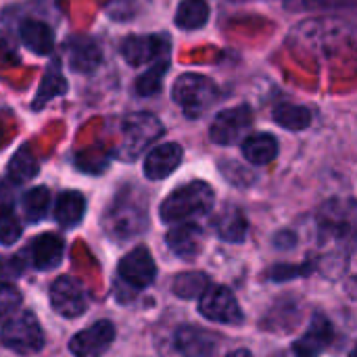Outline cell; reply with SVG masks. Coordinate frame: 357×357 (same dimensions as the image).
Segmentation results:
<instances>
[{
	"label": "cell",
	"mask_w": 357,
	"mask_h": 357,
	"mask_svg": "<svg viewBox=\"0 0 357 357\" xmlns=\"http://www.w3.org/2000/svg\"><path fill=\"white\" fill-rule=\"evenodd\" d=\"M215 203L213 188L205 182H190L174 190L159 209V215L165 224L190 222L195 218L207 215Z\"/></svg>",
	"instance_id": "1"
},
{
	"label": "cell",
	"mask_w": 357,
	"mask_h": 357,
	"mask_svg": "<svg viewBox=\"0 0 357 357\" xmlns=\"http://www.w3.org/2000/svg\"><path fill=\"white\" fill-rule=\"evenodd\" d=\"M218 86L209 77L199 73L180 75L172 88L174 102H178L188 117H201L218 100Z\"/></svg>",
	"instance_id": "2"
},
{
	"label": "cell",
	"mask_w": 357,
	"mask_h": 357,
	"mask_svg": "<svg viewBox=\"0 0 357 357\" xmlns=\"http://www.w3.org/2000/svg\"><path fill=\"white\" fill-rule=\"evenodd\" d=\"M163 134V123L153 113H132L121 123V155L132 161Z\"/></svg>",
	"instance_id": "3"
},
{
	"label": "cell",
	"mask_w": 357,
	"mask_h": 357,
	"mask_svg": "<svg viewBox=\"0 0 357 357\" xmlns=\"http://www.w3.org/2000/svg\"><path fill=\"white\" fill-rule=\"evenodd\" d=\"M0 341L6 349L15 351L19 356H31L42 349L44 335H42V328H40L36 316L29 312H23L15 318L6 320V324L0 333Z\"/></svg>",
	"instance_id": "4"
},
{
	"label": "cell",
	"mask_w": 357,
	"mask_h": 357,
	"mask_svg": "<svg viewBox=\"0 0 357 357\" xmlns=\"http://www.w3.org/2000/svg\"><path fill=\"white\" fill-rule=\"evenodd\" d=\"M107 226L111 234L123 238L142 232L146 226V203L140 205L138 197L121 192L107 215Z\"/></svg>",
	"instance_id": "5"
},
{
	"label": "cell",
	"mask_w": 357,
	"mask_h": 357,
	"mask_svg": "<svg viewBox=\"0 0 357 357\" xmlns=\"http://www.w3.org/2000/svg\"><path fill=\"white\" fill-rule=\"evenodd\" d=\"M199 312L203 318H207L211 322H220V324H241L243 322V312L238 307V301L232 295V291H228L226 287H209L201 295Z\"/></svg>",
	"instance_id": "6"
},
{
	"label": "cell",
	"mask_w": 357,
	"mask_h": 357,
	"mask_svg": "<svg viewBox=\"0 0 357 357\" xmlns=\"http://www.w3.org/2000/svg\"><path fill=\"white\" fill-rule=\"evenodd\" d=\"M50 305L63 318H79L86 314L88 299L79 280L71 276H61L50 287Z\"/></svg>",
	"instance_id": "7"
},
{
	"label": "cell",
	"mask_w": 357,
	"mask_h": 357,
	"mask_svg": "<svg viewBox=\"0 0 357 357\" xmlns=\"http://www.w3.org/2000/svg\"><path fill=\"white\" fill-rule=\"evenodd\" d=\"M253 123V113L247 105L234 107V109H226L222 113H218V117L211 123L209 136L215 144H236L251 128Z\"/></svg>",
	"instance_id": "8"
},
{
	"label": "cell",
	"mask_w": 357,
	"mask_h": 357,
	"mask_svg": "<svg viewBox=\"0 0 357 357\" xmlns=\"http://www.w3.org/2000/svg\"><path fill=\"white\" fill-rule=\"evenodd\" d=\"M113 341H115V326L107 320H100L90 328L79 331L71 339L69 351L75 357H102Z\"/></svg>",
	"instance_id": "9"
},
{
	"label": "cell",
	"mask_w": 357,
	"mask_h": 357,
	"mask_svg": "<svg viewBox=\"0 0 357 357\" xmlns=\"http://www.w3.org/2000/svg\"><path fill=\"white\" fill-rule=\"evenodd\" d=\"M119 278L132 287V289H144L149 287L157 276V266L151 257V251L146 247L132 249L121 261H119Z\"/></svg>",
	"instance_id": "10"
},
{
	"label": "cell",
	"mask_w": 357,
	"mask_h": 357,
	"mask_svg": "<svg viewBox=\"0 0 357 357\" xmlns=\"http://www.w3.org/2000/svg\"><path fill=\"white\" fill-rule=\"evenodd\" d=\"M169 44L161 36H128L121 42V56L132 65L140 67L151 61H157L161 54L167 56Z\"/></svg>",
	"instance_id": "11"
},
{
	"label": "cell",
	"mask_w": 357,
	"mask_h": 357,
	"mask_svg": "<svg viewBox=\"0 0 357 357\" xmlns=\"http://www.w3.org/2000/svg\"><path fill=\"white\" fill-rule=\"evenodd\" d=\"M174 347L182 357H213L218 351V337L203 328L182 326L174 335Z\"/></svg>",
	"instance_id": "12"
},
{
	"label": "cell",
	"mask_w": 357,
	"mask_h": 357,
	"mask_svg": "<svg viewBox=\"0 0 357 357\" xmlns=\"http://www.w3.org/2000/svg\"><path fill=\"white\" fill-rule=\"evenodd\" d=\"M167 247L182 259H195L203 249V230L192 222H178L165 236Z\"/></svg>",
	"instance_id": "13"
},
{
	"label": "cell",
	"mask_w": 357,
	"mask_h": 357,
	"mask_svg": "<svg viewBox=\"0 0 357 357\" xmlns=\"http://www.w3.org/2000/svg\"><path fill=\"white\" fill-rule=\"evenodd\" d=\"M184 151L180 144L176 142H167V144H159L155 146L146 159H144V174L149 180H163L169 174H174V169H178V165L182 163Z\"/></svg>",
	"instance_id": "14"
},
{
	"label": "cell",
	"mask_w": 357,
	"mask_h": 357,
	"mask_svg": "<svg viewBox=\"0 0 357 357\" xmlns=\"http://www.w3.org/2000/svg\"><path fill=\"white\" fill-rule=\"evenodd\" d=\"M331 341H333L331 322L322 314H316L307 333L293 345V351L297 357H320L324 349H328Z\"/></svg>",
	"instance_id": "15"
},
{
	"label": "cell",
	"mask_w": 357,
	"mask_h": 357,
	"mask_svg": "<svg viewBox=\"0 0 357 357\" xmlns=\"http://www.w3.org/2000/svg\"><path fill=\"white\" fill-rule=\"evenodd\" d=\"M65 243L59 234L44 232L31 245V264L38 270H54L61 264Z\"/></svg>",
	"instance_id": "16"
},
{
	"label": "cell",
	"mask_w": 357,
	"mask_h": 357,
	"mask_svg": "<svg viewBox=\"0 0 357 357\" xmlns=\"http://www.w3.org/2000/svg\"><path fill=\"white\" fill-rule=\"evenodd\" d=\"M102 52L98 48V44L92 38H73L69 42V63L71 69L79 71V73H90L100 65Z\"/></svg>",
	"instance_id": "17"
},
{
	"label": "cell",
	"mask_w": 357,
	"mask_h": 357,
	"mask_svg": "<svg viewBox=\"0 0 357 357\" xmlns=\"http://www.w3.org/2000/svg\"><path fill=\"white\" fill-rule=\"evenodd\" d=\"M19 36L25 48H29L33 54H50L54 48V36L52 29L44 21L27 19L19 27Z\"/></svg>",
	"instance_id": "18"
},
{
	"label": "cell",
	"mask_w": 357,
	"mask_h": 357,
	"mask_svg": "<svg viewBox=\"0 0 357 357\" xmlns=\"http://www.w3.org/2000/svg\"><path fill=\"white\" fill-rule=\"evenodd\" d=\"M86 213V199L77 190H65L56 199L54 218L63 228H73L82 222Z\"/></svg>",
	"instance_id": "19"
},
{
	"label": "cell",
	"mask_w": 357,
	"mask_h": 357,
	"mask_svg": "<svg viewBox=\"0 0 357 357\" xmlns=\"http://www.w3.org/2000/svg\"><path fill=\"white\" fill-rule=\"evenodd\" d=\"M243 155L253 165H268L278 155V140L272 134H253L245 138Z\"/></svg>",
	"instance_id": "20"
},
{
	"label": "cell",
	"mask_w": 357,
	"mask_h": 357,
	"mask_svg": "<svg viewBox=\"0 0 357 357\" xmlns=\"http://www.w3.org/2000/svg\"><path fill=\"white\" fill-rule=\"evenodd\" d=\"M65 92H67V82H65V77L61 73L59 63L54 61V63L48 65V69H46V73L42 77L40 90H38L36 100H33V109H42L48 100H52V98H56V96H61Z\"/></svg>",
	"instance_id": "21"
},
{
	"label": "cell",
	"mask_w": 357,
	"mask_h": 357,
	"mask_svg": "<svg viewBox=\"0 0 357 357\" xmlns=\"http://www.w3.org/2000/svg\"><path fill=\"white\" fill-rule=\"evenodd\" d=\"M209 21V4L205 0H184L176 13V25L180 29H199Z\"/></svg>",
	"instance_id": "22"
},
{
	"label": "cell",
	"mask_w": 357,
	"mask_h": 357,
	"mask_svg": "<svg viewBox=\"0 0 357 357\" xmlns=\"http://www.w3.org/2000/svg\"><path fill=\"white\" fill-rule=\"evenodd\" d=\"M274 121L287 130L299 132L312 123V111L301 105H278L272 113Z\"/></svg>",
	"instance_id": "23"
},
{
	"label": "cell",
	"mask_w": 357,
	"mask_h": 357,
	"mask_svg": "<svg viewBox=\"0 0 357 357\" xmlns=\"http://www.w3.org/2000/svg\"><path fill=\"white\" fill-rule=\"evenodd\" d=\"M36 174H38V159L33 157L29 146H21L8 163V178L15 184H23L31 180Z\"/></svg>",
	"instance_id": "24"
},
{
	"label": "cell",
	"mask_w": 357,
	"mask_h": 357,
	"mask_svg": "<svg viewBox=\"0 0 357 357\" xmlns=\"http://www.w3.org/2000/svg\"><path fill=\"white\" fill-rule=\"evenodd\" d=\"M50 205V192L46 186H36L23 195V215L29 224H36L46 218Z\"/></svg>",
	"instance_id": "25"
},
{
	"label": "cell",
	"mask_w": 357,
	"mask_h": 357,
	"mask_svg": "<svg viewBox=\"0 0 357 357\" xmlns=\"http://www.w3.org/2000/svg\"><path fill=\"white\" fill-rule=\"evenodd\" d=\"M172 289L182 299H197L209 289V278L203 272H184L172 282Z\"/></svg>",
	"instance_id": "26"
},
{
	"label": "cell",
	"mask_w": 357,
	"mask_h": 357,
	"mask_svg": "<svg viewBox=\"0 0 357 357\" xmlns=\"http://www.w3.org/2000/svg\"><path fill=\"white\" fill-rule=\"evenodd\" d=\"M167 69H169V59L167 56L155 61V65H151V69H146L136 79V92L140 96H153V94H157L161 90V82H163Z\"/></svg>",
	"instance_id": "27"
},
{
	"label": "cell",
	"mask_w": 357,
	"mask_h": 357,
	"mask_svg": "<svg viewBox=\"0 0 357 357\" xmlns=\"http://www.w3.org/2000/svg\"><path fill=\"white\" fill-rule=\"evenodd\" d=\"M247 230H249L247 218L243 211H236V209L222 215L218 222V234L228 243H241L247 236Z\"/></svg>",
	"instance_id": "28"
},
{
	"label": "cell",
	"mask_w": 357,
	"mask_h": 357,
	"mask_svg": "<svg viewBox=\"0 0 357 357\" xmlns=\"http://www.w3.org/2000/svg\"><path fill=\"white\" fill-rule=\"evenodd\" d=\"M23 228L19 218L8 205H0V245H13L19 241Z\"/></svg>",
	"instance_id": "29"
},
{
	"label": "cell",
	"mask_w": 357,
	"mask_h": 357,
	"mask_svg": "<svg viewBox=\"0 0 357 357\" xmlns=\"http://www.w3.org/2000/svg\"><path fill=\"white\" fill-rule=\"evenodd\" d=\"M21 305V293L6 282H0V324L10 320Z\"/></svg>",
	"instance_id": "30"
},
{
	"label": "cell",
	"mask_w": 357,
	"mask_h": 357,
	"mask_svg": "<svg viewBox=\"0 0 357 357\" xmlns=\"http://www.w3.org/2000/svg\"><path fill=\"white\" fill-rule=\"evenodd\" d=\"M23 272V261L19 255L0 257V278H17Z\"/></svg>",
	"instance_id": "31"
},
{
	"label": "cell",
	"mask_w": 357,
	"mask_h": 357,
	"mask_svg": "<svg viewBox=\"0 0 357 357\" xmlns=\"http://www.w3.org/2000/svg\"><path fill=\"white\" fill-rule=\"evenodd\" d=\"M228 357H253V354L249 349H236V351H232Z\"/></svg>",
	"instance_id": "32"
}]
</instances>
